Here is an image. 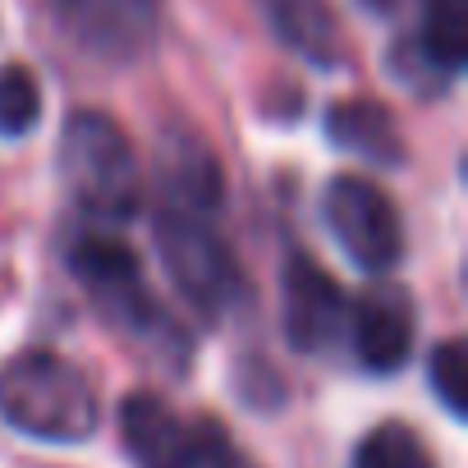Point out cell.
<instances>
[{"label":"cell","instance_id":"6da1fadb","mask_svg":"<svg viewBox=\"0 0 468 468\" xmlns=\"http://www.w3.org/2000/svg\"><path fill=\"white\" fill-rule=\"evenodd\" d=\"M0 418L15 431L51 445H79L97 431V395L92 381L51 349L15 354L0 367Z\"/></svg>","mask_w":468,"mask_h":468},{"label":"cell","instance_id":"7a4b0ae2","mask_svg":"<svg viewBox=\"0 0 468 468\" xmlns=\"http://www.w3.org/2000/svg\"><path fill=\"white\" fill-rule=\"evenodd\" d=\"M60 170L92 220H129L138 211V156L115 120L79 111L60 138Z\"/></svg>","mask_w":468,"mask_h":468},{"label":"cell","instance_id":"3957f363","mask_svg":"<svg viewBox=\"0 0 468 468\" xmlns=\"http://www.w3.org/2000/svg\"><path fill=\"white\" fill-rule=\"evenodd\" d=\"M156 249H161L165 271L175 276L179 294L197 313L220 317L234 299H239V267H234L225 239L202 211L165 207L161 220H156Z\"/></svg>","mask_w":468,"mask_h":468},{"label":"cell","instance_id":"277c9868","mask_svg":"<svg viewBox=\"0 0 468 468\" xmlns=\"http://www.w3.org/2000/svg\"><path fill=\"white\" fill-rule=\"evenodd\" d=\"M322 216L354 267L390 271L399 262L404 229H399V211L381 193V184H372L363 175H335L322 193Z\"/></svg>","mask_w":468,"mask_h":468},{"label":"cell","instance_id":"5b68a950","mask_svg":"<svg viewBox=\"0 0 468 468\" xmlns=\"http://www.w3.org/2000/svg\"><path fill=\"white\" fill-rule=\"evenodd\" d=\"M281 317H285V335L299 354H317L335 340L340 322H345V294L340 285L303 253H294L285 262V276H281Z\"/></svg>","mask_w":468,"mask_h":468},{"label":"cell","instance_id":"8992f818","mask_svg":"<svg viewBox=\"0 0 468 468\" xmlns=\"http://www.w3.org/2000/svg\"><path fill=\"white\" fill-rule=\"evenodd\" d=\"M120 441L133 468H197V422H184L161 395H129L120 404Z\"/></svg>","mask_w":468,"mask_h":468},{"label":"cell","instance_id":"52a82bcc","mask_svg":"<svg viewBox=\"0 0 468 468\" xmlns=\"http://www.w3.org/2000/svg\"><path fill=\"white\" fill-rule=\"evenodd\" d=\"M413 349V303L399 290H367L354 308V354L367 372H395Z\"/></svg>","mask_w":468,"mask_h":468},{"label":"cell","instance_id":"ba28073f","mask_svg":"<svg viewBox=\"0 0 468 468\" xmlns=\"http://www.w3.org/2000/svg\"><path fill=\"white\" fill-rule=\"evenodd\" d=\"M69 267L97 294V303H106L115 317L138 322V313H147L143 281H138V258L124 244H115V239H83L74 249Z\"/></svg>","mask_w":468,"mask_h":468},{"label":"cell","instance_id":"9c48e42d","mask_svg":"<svg viewBox=\"0 0 468 468\" xmlns=\"http://www.w3.org/2000/svg\"><path fill=\"white\" fill-rule=\"evenodd\" d=\"M56 5L60 19H69V28L106 56H129L156 19V0H56Z\"/></svg>","mask_w":468,"mask_h":468},{"label":"cell","instance_id":"30bf717a","mask_svg":"<svg viewBox=\"0 0 468 468\" xmlns=\"http://www.w3.org/2000/svg\"><path fill=\"white\" fill-rule=\"evenodd\" d=\"M262 10L276 28V37L299 51L308 65H335L345 42H340V19L326 0H262Z\"/></svg>","mask_w":468,"mask_h":468},{"label":"cell","instance_id":"8fae6325","mask_svg":"<svg viewBox=\"0 0 468 468\" xmlns=\"http://www.w3.org/2000/svg\"><path fill=\"white\" fill-rule=\"evenodd\" d=\"M326 133H331L335 147L358 152V156H367L377 165H395L404 156L399 152V133H395L386 106H377V101H340L331 111V120H326Z\"/></svg>","mask_w":468,"mask_h":468},{"label":"cell","instance_id":"7c38bea8","mask_svg":"<svg viewBox=\"0 0 468 468\" xmlns=\"http://www.w3.org/2000/svg\"><path fill=\"white\" fill-rule=\"evenodd\" d=\"M161 179H165V197L179 211H211L220 202V170L216 156L202 143H179L161 152Z\"/></svg>","mask_w":468,"mask_h":468},{"label":"cell","instance_id":"4fadbf2b","mask_svg":"<svg viewBox=\"0 0 468 468\" xmlns=\"http://www.w3.org/2000/svg\"><path fill=\"white\" fill-rule=\"evenodd\" d=\"M418 42L441 74H459L468 60V0H422Z\"/></svg>","mask_w":468,"mask_h":468},{"label":"cell","instance_id":"5bb4252c","mask_svg":"<svg viewBox=\"0 0 468 468\" xmlns=\"http://www.w3.org/2000/svg\"><path fill=\"white\" fill-rule=\"evenodd\" d=\"M354 468H436V459L427 454V445L418 441L413 427H404V422H381V427H372V431L358 441Z\"/></svg>","mask_w":468,"mask_h":468},{"label":"cell","instance_id":"9a60e30c","mask_svg":"<svg viewBox=\"0 0 468 468\" xmlns=\"http://www.w3.org/2000/svg\"><path fill=\"white\" fill-rule=\"evenodd\" d=\"M42 120V88L33 69L5 65L0 69V138H24Z\"/></svg>","mask_w":468,"mask_h":468},{"label":"cell","instance_id":"2e32d148","mask_svg":"<svg viewBox=\"0 0 468 468\" xmlns=\"http://www.w3.org/2000/svg\"><path fill=\"white\" fill-rule=\"evenodd\" d=\"M427 381L454 418H468V349H463V340H441L431 349Z\"/></svg>","mask_w":468,"mask_h":468},{"label":"cell","instance_id":"e0dca14e","mask_svg":"<svg viewBox=\"0 0 468 468\" xmlns=\"http://www.w3.org/2000/svg\"><path fill=\"white\" fill-rule=\"evenodd\" d=\"M363 5H367V10H377V15H390V10L399 5V0H363Z\"/></svg>","mask_w":468,"mask_h":468}]
</instances>
